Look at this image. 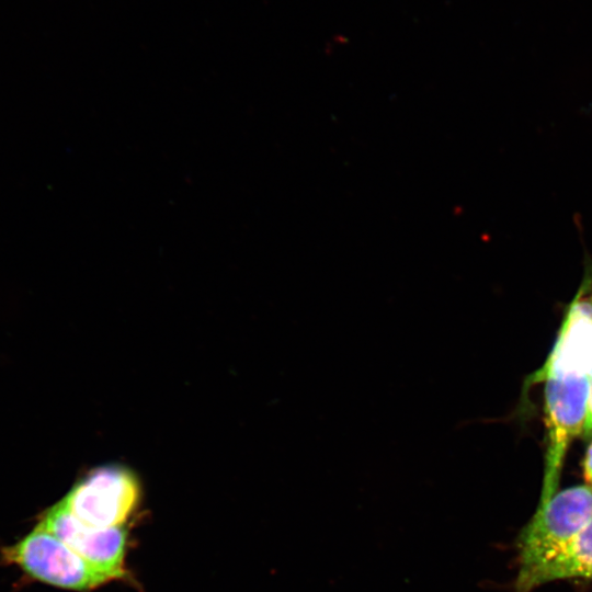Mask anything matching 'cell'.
<instances>
[{"mask_svg": "<svg viewBox=\"0 0 592 592\" xmlns=\"http://www.w3.org/2000/svg\"><path fill=\"white\" fill-rule=\"evenodd\" d=\"M584 478L590 487H592V443L590 444L583 464Z\"/></svg>", "mask_w": 592, "mask_h": 592, "instance_id": "9c48e42d", "label": "cell"}, {"mask_svg": "<svg viewBox=\"0 0 592 592\" xmlns=\"http://www.w3.org/2000/svg\"><path fill=\"white\" fill-rule=\"evenodd\" d=\"M36 528L55 535L113 581L126 578L127 532L124 526L114 528L89 526L59 501L42 514Z\"/></svg>", "mask_w": 592, "mask_h": 592, "instance_id": "5b68a950", "label": "cell"}, {"mask_svg": "<svg viewBox=\"0 0 592 592\" xmlns=\"http://www.w3.org/2000/svg\"><path fill=\"white\" fill-rule=\"evenodd\" d=\"M592 520V487L577 486L554 494L521 531L517 540L521 577L542 565Z\"/></svg>", "mask_w": 592, "mask_h": 592, "instance_id": "6da1fadb", "label": "cell"}, {"mask_svg": "<svg viewBox=\"0 0 592 592\" xmlns=\"http://www.w3.org/2000/svg\"><path fill=\"white\" fill-rule=\"evenodd\" d=\"M587 437L592 436V380H590V390L587 403L585 421L582 430Z\"/></svg>", "mask_w": 592, "mask_h": 592, "instance_id": "ba28073f", "label": "cell"}, {"mask_svg": "<svg viewBox=\"0 0 592 592\" xmlns=\"http://www.w3.org/2000/svg\"><path fill=\"white\" fill-rule=\"evenodd\" d=\"M570 578L592 579V520L551 558L516 577L514 592H532L545 583Z\"/></svg>", "mask_w": 592, "mask_h": 592, "instance_id": "8992f818", "label": "cell"}, {"mask_svg": "<svg viewBox=\"0 0 592 592\" xmlns=\"http://www.w3.org/2000/svg\"><path fill=\"white\" fill-rule=\"evenodd\" d=\"M548 457L539 505L556 490L561 464L571 440L583 430L590 378L551 360L545 366Z\"/></svg>", "mask_w": 592, "mask_h": 592, "instance_id": "7a4b0ae2", "label": "cell"}, {"mask_svg": "<svg viewBox=\"0 0 592 592\" xmlns=\"http://www.w3.org/2000/svg\"><path fill=\"white\" fill-rule=\"evenodd\" d=\"M1 558L33 579L61 589L84 592L113 581L55 535L36 527L14 545L2 548Z\"/></svg>", "mask_w": 592, "mask_h": 592, "instance_id": "277c9868", "label": "cell"}, {"mask_svg": "<svg viewBox=\"0 0 592 592\" xmlns=\"http://www.w3.org/2000/svg\"><path fill=\"white\" fill-rule=\"evenodd\" d=\"M549 360L584 373L592 380V303L576 300Z\"/></svg>", "mask_w": 592, "mask_h": 592, "instance_id": "52a82bcc", "label": "cell"}, {"mask_svg": "<svg viewBox=\"0 0 592 592\" xmlns=\"http://www.w3.org/2000/svg\"><path fill=\"white\" fill-rule=\"evenodd\" d=\"M140 499V482L134 470L105 464L80 478L60 500L81 522L95 528L124 526Z\"/></svg>", "mask_w": 592, "mask_h": 592, "instance_id": "3957f363", "label": "cell"}]
</instances>
